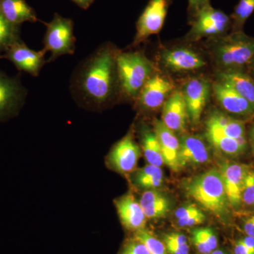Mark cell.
<instances>
[{
    "label": "cell",
    "mask_w": 254,
    "mask_h": 254,
    "mask_svg": "<svg viewBox=\"0 0 254 254\" xmlns=\"http://www.w3.org/2000/svg\"><path fill=\"white\" fill-rule=\"evenodd\" d=\"M118 54L110 45H103L80 64L71 83L75 99L94 108H102L111 100L115 83L118 82Z\"/></svg>",
    "instance_id": "6da1fadb"
},
{
    "label": "cell",
    "mask_w": 254,
    "mask_h": 254,
    "mask_svg": "<svg viewBox=\"0 0 254 254\" xmlns=\"http://www.w3.org/2000/svg\"><path fill=\"white\" fill-rule=\"evenodd\" d=\"M184 189L189 196L217 218L229 216L230 205L219 170L213 169L187 180Z\"/></svg>",
    "instance_id": "7a4b0ae2"
},
{
    "label": "cell",
    "mask_w": 254,
    "mask_h": 254,
    "mask_svg": "<svg viewBox=\"0 0 254 254\" xmlns=\"http://www.w3.org/2000/svg\"><path fill=\"white\" fill-rule=\"evenodd\" d=\"M116 68L120 91L128 98L138 97L153 75V64L141 52L118 53Z\"/></svg>",
    "instance_id": "3957f363"
},
{
    "label": "cell",
    "mask_w": 254,
    "mask_h": 254,
    "mask_svg": "<svg viewBox=\"0 0 254 254\" xmlns=\"http://www.w3.org/2000/svg\"><path fill=\"white\" fill-rule=\"evenodd\" d=\"M213 55L224 70L236 69L254 59V38L235 31L217 43Z\"/></svg>",
    "instance_id": "277c9868"
},
{
    "label": "cell",
    "mask_w": 254,
    "mask_h": 254,
    "mask_svg": "<svg viewBox=\"0 0 254 254\" xmlns=\"http://www.w3.org/2000/svg\"><path fill=\"white\" fill-rule=\"evenodd\" d=\"M46 32L43 44L46 53H51L48 63L55 61L60 56L74 54L76 38L73 33V21L70 18L55 14L49 23H46Z\"/></svg>",
    "instance_id": "5b68a950"
},
{
    "label": "cell",
    "mask_w": 254,
    "mask_h": 254,
    "mask_svg": "<svg viewBox=\"0 0 254 254\" xmlns=\"http://www.w3.org/2000/svg\"><path fill=\"white\" fill-rule=\"evenodd\" d=\"M190 22L191 28L188 34L190 40L220 36L232 24L231 18L228 15L210 4L198 11Z\"/></svg>",
    "instance_id": "8992f818"
},
{
    "label": "cell",
    "mask_w": 254,
    "mask_h": 254,
    "mask_svg": "<svg viewBox=\"0 0 254 254\" xmlns=\"http://www.w3.org/2000/svg\"><path fill=\"white\" fill-rule=\"evenodd\" d=\"M170 0H150L136 23V34L133 46H137L163 28Z\"/></svg>",
    "instance_id": "52a82bcc"
},
{
    "label": "cell",
    "mask_w": 254,
    "mask_h": 254,
    "mask_svg": "<svg viewBox=\"0 0 254 254\" xmlns=\"http://www.w3.org/2000/svg\"><path fill=\"white\" fill-rule=\"evenodd\" d=\"M26 96L27 91L20 80L0 70V122L16 116Z\"/></svg>",
    "instance_id": "ba28073f"
},
{
    "label": "cell",
    "mask_w": 254,
    "mask_h": 254,
    "mask_svg": "<svg viewBox=\"0 0 254 254\" xmlns=\"http://www.w3.org/2000/svg\"><path fill=\"white\" fill-rule=\"evenodd\" d=\"M44 50L36 51L28 48L21 39L11 45L0 58L11 62L18 71L33 76H38L41 68L46 63Z\"/></svg>",
    "instance_id": "9c48e42d"
},
{
    "label": "cell",
    "mask_w": 254,
    "mask_h": 254,
    "mask_svg": "<svg viewBox=\"0 0 254 254\" xmlns=\"http://www.w3.org/2000/svg\"><path fill=\"white\" fill-rule=\"evenodd\" d=\"M211 91L210 82L203 78H191L185 84L182 93L186 103L189 119L193 125L199 123Z\"/></svg>",
    "instance_id": "30bf717a"
},
{
    "label": "cell",
    "mask_w": 254,
    "mask_h": 254,
    "mask_svg": "<svg viewBox=\"0 0 254 254\" xmlns=\"http://www.w3.org/2000/svg\"><path fill=\"white\" fill-rule=\"evenodd\" d=\"M140 155L139 146L129 132L114 145L108 155V163L119 173H131L136 170Z\"/></svg>",
    "instance_id": "8fae6325"
},
{
    "label": "cell",
    "mask_w": 254,
    "mask_h": 254,
    "mask_svg": "<svg viewBox=\"0 0 254 254\" xmlns=\"http://www.w3.org/2000/svg\"><path fill=\"white\" fill-rule=\"evenodd\" d=\"M249 169L243 164L226 161L219 170L229 203L233 208H238L242 203V188Z\"/></svg>",
    "instance_id": "7c38bea8"
},
{
    "label": "cell",
    "mask_w": 254,
    "mask_h": 254,
    "mask_svg": "<svg viewBox=\"0 0 254 254\" xmlns=\"http://www.w3.org/2000/svg\"><path fill=\"white\" fill-rule=\"evenodd\" d=\"M174 89L168 78L155 74L150 76L138 95L140 106L145 110H156L165 104L167 97Z\"/></svg>",
    "instance_id": "4fadbf2b"
},
{
    "label": "cell",
    "mask_w": 254,
    "mask_h": 254,
    "mask_svg": "<svg viewBox=\"0 0 254 254\" xmlns=\"http://www.w3.org/2000/svg\"><path fill=\"white\" fill-rule=\"evenodd\" d=\"M212 90L219 104L228 113L240 116L254 115L253 105L227 83L220 81L215 82Z\"/></svg>",
    "instance_id": "5bb4252c"
},
{
    "label": "cell",
    "mask_w": 254,
    "mask_h": 254,
    "mask_svg": "<svg viewBox=\"0 0 254 254\" xmlns=\"http://www.w3.org/2000/svg\"><path fill=\"white\" fill-rule=\"evenodd\" d=\"M162 62L168 69L176 72L195 71L205 66V60L189 48L167 50L162 55Z\"/></svg>",
    "instance_id": "9a60e30c"
},
{
    "label": "cell",
    "mask_w": 254,
    "mask_h": 254,
    "mask_svg": "<svg viewBox=\"0 0 254 254\" xmlns=\"http://www.w3.org/2000/svg\"><path fill=\"white\" fill-rule=\"evenodd\" d=\"M153 130L158 137L164 163L175 173L180 171L182 169L179 160L180 141L175 132L165 126L161 120L155 122Z\"/></svg>",
    "instance_id": "2e32d148"
},
{
    "label": "cell",
    "mask_w": 254,
    "mask_h": 254,
    "mask_svg": "<svg viewBox=\"0 0 254 254\" xmlns=\"http://www.w3.org/2000/svg\"><path fill=\"white\" fill-rule=\"evenodd\" d=\"M115 205L122 224L125 228L135 232L145 228L146 217L139 201L131 193L129 192L119 198L115 201Z\"/></svg>",
    "instance_id": "e0dca14e"
},
{
    "label": "cell",
    "mask_w": 254,
    "mask_h": 254,
    "mask_svg": "<svg viewBox=\"0 0 254 254\" xmlns=\"http://www.w3.org/2000/svg\"><path fill=\"white\" fill-rule=\"evenodd\" d=\"M188 120L190 119L183 93L175 92L164 104L161 121L172 131L183 132Z\"/></svg>",
    "instance_id": "ac0fdd59"
},
{
    "label": "cell",
    "mask_w": 254,
    "mask_h": 254,
    "mask_svg": "<svg viewBox=\"0 0 254 254\" xmlns=\"http://www.w3.org/2000/svg\"><path fill=\"white\" fill-rule=\"evenodd\" d=\"M180 141L179 160L182 169L188 165H202L208 161V148L199 137L185 135Z\"/></svg>",
    "instance_id": "d6986e66"
},
{
    "label": "cell",
    "mask_w": 254,
    "mask_h": 254,
    "mask_svg": "<svg viewBox=\"0 0 254 254\" xmlns=\"http://www.w3.org/2000/svg\"><path fill=\"white\" fill-rule=\"evenodd\" d=\"M0 14L15 26L38 21L36 11L26 0H0Z\"/></svg>",
    "instance_id": "ffe728a7"
},
{
    "label": "cell",
    "mask_w": 254,
    "mask_h": 254,
    "mask_svg": "<svg viewBox=\"0 0 254 254\" xmlns=\"http://www.w3.org/2000/svg\"><path fill=\"white\" fill-rule=\"evenodd\" d=\"M206 129L215 130L235 139L246 138L245 123L218 111L210 114L205 123Z\"/></svg>",
    "instance_id": "44dd1931"
},
{
    "label": "cell",
    "mask_w": 254,
    "mask_h": 254,
    "mask_svg": "<svg viewBox=\"0 0 254 254\" xmlns=\"http://www.w3.org/2000/svg\"><path fill=\"white\" fill-rule=\"evenodd\" d=\"M218 81L224 82L254 107V81L250 76L237 69L223 70L218 73Z\"/></svg>",
    "instance_id": "7402d4cb"
},
{
    "label": "cell",
    "mask_w": 254,
    "mask_h": 254,
    "mask_svg": "<svg viewBox=\"0 0 254 254\" xmlns=\"http://www.w3.org/2000/svg\"><path fill=\"white\" fill-rule=\"evenodd\" d=\"M139 203L148 219L163 218L166 216L170 208L168 198L155 190H145Z\"/></svg>",
    "instance_id": "603a6c76"
},
{
    "label": "cell",
    "mask_w": 254,
    "mask_h": 254,
    "mask_svg": "<svg viewBox=\"0 0 254 254\" xmlns=\"http://www.w3.org/2000/svg\"><path fill=\"white\" fill-rule=\"evenodd\" d=\"M206 137L215 148L231 156L242 154L247 148L246 138L235 139L211 129H206Z\"/></svg>",
    "instance_id": "cb8c5ba5"
},
{
    "label": "cell",
    "mask_w": 254,
    "mask_h": 254,
    "mask_svg": "<svg viewBox=\"0 0 254 254\" xmlns=\"http://www.w3.org/2000/svg\"><path fill=\"white\" fill-rule=\"evenodd\" d=\"M142 150L145 160L149 165L163 166L164 163L161 148L154 130L144 128L141 134Z\"/></svg>",
    "instance_id": "d4e9b609"
},
{
    "label": "cell",
    "mask_w": 254,
    "mask_h": 254,
    "mask_svg": "<svg viewBox=\"0 0 254 254\" xmlns=\"http://www.w3.org/2000/svg\"><path fill=\"white\" fill-rule=\"evenodd\" d=\"M20 28L11 24L0 14V57L11 45L21 39Z\"/></svg>",
    "instance_id": "484cf974"
},
{
    "label": "cell",
    "mask_w": 254,
    "mask_h": 254,
    "mask_svg": "<svg viewBox=\"0 0 254 254\" xmlns=\"http://www.w3.org/2000/svg\"><path fill=\"white\" fill-rule=\"evenodd\" d=\"M254 11V0H240L231 17L232 24L236 31H241L244 25Z\"/></svg>",
    "instance_id": "4316f807"
},
{
    "label": "cell",
    "mask_w": 254,
    "mask_h": 254,
    "mask_svg": "<svg viewBox=\"0 0 254 254\" xmlns=\"http://www.w3.org/2000/svg\"><path fill=\"white\" fill-rule=\"evenodd\" d=\"M134 238L141 242L150 254H169L165 243L146 229L143 228L135 232Z\"/></svg>",
    "instance_id": "83f0119b"
},
{
    "label": "cell",
    "mask_w": 254,
    "mask_h": 254,
    "mask_svg": "<svg viewBox=\"0 0 254 254\" xmlns=\"http://www.w3.org/2000/svg\"><path fill=\"white\" fill-rule=\"evenodd\" d=\"M254 205V170L249 169L246 175L242 192V203Z\"/></svg>",
    "instance_id": "f1b7e54d"
},
{
    "label": "cell",
    "mask_w": 254,
    "mask_h": 254,
    "mask_svg": "<svg viewBox=\"0 0 254 254\" xmlns=\"http://www.w3.org/2000/svg\"><path fill=\"white\" fill-rule=\"evenodd\" d=\"M193 231L209 246L212 251L216 250L218 245V237L210 228L195 229Z\"/></svg>",
    "instance_id": "f546056e"
},
{
    "label": "cell",
    "mask_w": 254,
    "mask_h": 254,
    "mask_svg": "<svg viewBox=\"0 0 254 254\" xmlns=\"http://www.w3.org/2000/svg\"><path fill=\"white\" fill-rule=\"evenodd\" d=\"M163 172H160L156 175L145 179L136 184L137 186L145 190H156L163 185Z\"/></svg>",
    "instance_id": "4dcf8cb0"
},
{
    "label": "cell",
    "mask_w": 254,
    "mask_h": 254,
    "mask_svg": "<svg viewBox=\"0 0 254 254\" xmlns=\"http://www.w3.org/2000/svg\"><path fill=\"white\" fill-rule=\"evenodd\" d=\"M120 254H150L148 249L141 242L133 239L124 247Z\"/></svg>",
    "instance_id": "1f68e13d"
},
{
    "label": "cell",
    "mask_w": 254,
    "mask_h": 254,
    "mask_svg": "<svg viewBox=\"0 0 254 254\" xmlns=\"http://www.w3.org/2000/svg\"><path fill=\"white\" fill-rule=\"evenodd\" d=\"M202 210L196 205L190 203V204L183 205V206L177 208L176 211L175 212V218L177 220L189 218V217L199 213Z\"/></svg>",
    "instance_id": "d6a6232c"
},
{
    "label": "cell",
    "mask_w": 254,
    "mask_h": 254,
    "mask_svg": "<svg viewBox=\"0 0 254 254\" xmlns=\"http://www.w3.org/2000/svg\"><path fill=\"white\" fill-rule=\"evenodd\" d=\"M205 220V215L203 211L199 213L195 214L189 218L177 220V222L180 227H190L200 225Z\"/></svg>",
    "instance_id": "836d02e7"
},
{
    "label": "cell",
    "mask_w": 254,
    "mask_h": 254,
    "mask_svg": "<svg viewBox=\"0 0 254 254\" xmlns=\"http://www.w3.org/2000/svg\"><path fill=\"white\" fill-rule=\"evenodd\" d=\"M210 4V0H188V11L191 19L198 11Z\"/></svg>",
    "instance_id": "e575fe53"
},
{
    "label": "cell",
    "mask_w": 254,
    "mask_h": 254,
    "mask_svg": "<svg viewBox=\"0 0 254 254\" xmlns=\"http://www.w3.org/2000/svg\"><path fill=\"white\" fill-rule=\"evenodd\" d=\"M192 242L195 249L201 254H209L213 252L204 241L202 240L193 230L192 231Z\"/></svg>",
    "instance_id": "d590c367"
},
{
    "label": "cell",
    "mask_w": 254,
    "mask_h": 254,
    "mask_svg": "<svg viewBox=\"0 0 254 254\" xmlns=\"http://www.w3.org/2000/svg\"><path fill=\"white\" fill-rule=\"evenodd\" d=\"M163 240L164 242H170L177 245H188L187 237L183 234L178 233V232L168 234L165 235Z\"/></svg>",
    "instance_id": "8d00e7d4"
},
{
    "label": "cell",
    "mask_w": 254,
    "mask_h": 254,
    "mask_svg": "<svg viewBox=\"0 0 254 254\" xmlns=\"http://www.w3.org/2000/svg\"><path fill=\"white\" fill-rule=\"evenodd\" d=\"M165 242L169 254H190V247L187 245H177L170 242Z\"/></svg>",
    "instance_id": "74e56055"
},
{
    "label": "cell",
    "mask_w": 254,
    "mask_h": 254,
    "mask_svg": "<svg viewBox=\"0 0 254 254\" xmlns=\"http://www.w3.org/2000/svg\"><path fill=\"white\" fill-rule=\"evenodd\" d=\"M244 230L247 236L254 239V215L249 217L244 223Z\"/></svg>",
    "instance_id": "f35d334b"
},
{
    "label": "cell",
    "mask_w": 254,
    "mask_h": 254,
    "mask_svg": "<svg viewBox=\"0 0 254 254\" xmlns=\"http://www.w3.org/2000/svg\"><path fill=\"white\" fill-rule=\"evenodd\" d=\"M234 251H235V254H254L241 242V240L237 242L236 245L235 246V250Z\"/></svg>",
    "instance_id": "ab89813d"
},
{
    "label": "cell",
    "mask_w": 254,
    "mask_h": 254,
    "mask_svg": "<svg viewBox=\"0 0 254 254\" xmlns=\"http://www.w3.org/2000/svg\"><path fill=\"white\" fill-rule=\"evenodd\" d=\"M71 1L78 5L81 9H87L91 6L95 0H71Z\"/></svg>",
    "instance_id": "60d3db41"
},
{
    "label": "cell",
    "mask_w": 254,
    "mask_h": 254,
    "mask_svg": "<svg viewBox=\"0 0 254 254\" xmlns=\"http://www.w3.org/2000/svg\"><path fill=\"white\" fill-rule=\"evenodd\" d=\"M241 242L249 249L250 252L254 254V239L250 236L246 237L245 238L241 240Z\"/></svg>",
    "instance_id": "b9f144b4"
},
{
    "label": "cell",
    "mask_w": 254,
    "mask_h": 254,
    "mask_svg": "<svg viewBox=\"0 0 254 254\" xmlns=\"http://www.w3.org/2000/svg\"><path fill=\"white\" fill-rule=\"evenodd\" d=\"M250 141L251 143H252V148H253L254 150V127H252V131H251Z\"/></svg>",
    "instance_id": "7bdbcfd3"
},
{
    "label": "cell",
    "mask_w": 254,
    "mask_h": 254,
    "mask_svg": "<svg viewBox=\"0 0 254 254\" xmlns=\"http://www.w3.org/2000/svg\"><path fill=\"white\" fill-rule=\"evenodd\" d=\"M209 254H225V252H224V251L220 250H215L213 251V252H212L211 253H210Z\"/></svg>",
    "instance_id": "ee69618b"
},
{
    "label": "cell",
    "mask_w": 254,
    "mask_h": 254,
    "mask_svg": "<svg viewBox=\"0 0 254 254\" xmlns=\"http://www.w3.org/2000/svg\"><path fill=\"white\" fill-rule=\"evenodd\" d=\"M253 68L254 70V59L253 60Z\"/></svg>",
    "instance_id": "f6af8a7d"
},
{
    "label": "cell",
    "mask_w": 254,
    "mask_h": 254,
    "mask_svg": "<svg viewBox=\"0 0 254 254\" xmlns=\"http://www.w3.org/2000/svg\"></svg>",
    "instance_id": "bcb514c9"
}]
</instances>
